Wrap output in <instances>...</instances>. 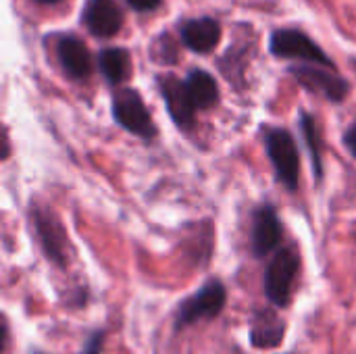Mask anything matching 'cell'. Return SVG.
<instances>
[{"label": "cell", "mask_w": 356, "mask_h": 354, "mask_svg": "<svg viewBox=\"0 0 356 354\" xmlns=\"http://www.w3.org/2000/svg\"><path fill=\"white\" fill-rule=\"evenodd\" d=\"M156 83H159V92L165 100V106L173 123L179 129H192L196 123V108L192 106L188 98L184 79L169 73V75H159Z\"/></svg>", "instance_id": "10"}, {"label": "cell", "mask_w": 356, "mask_h": 354, "mask_svg": "<svg viewBox=\"0 0 356 354\" xmlns=\"http://www.w3.org/2000/svg\"><path fill=\"white\" fill-rule=\"evenodd\" d=\"M286 321L273 309H257L250 317V346L257 351H273L284 342Z\"/></svg>", "instance_id": "13"}, {"label": "cell", "mask_w": 356, "mask_h": 354, "mask_svg": "<svg viewBox=\"0 0 356 354\" xmlns=\"http://www.w3.org/2000/svg\"><path fill=\"white\" fill-rule=\"evenodd\" d=\"M300 265H302V259L294 246H282L269 259L263 284H265V296L273 307L277 309L290 307L294 290H296Z\"/></svg>", "instance_id": "1"}, {"label": "cell", "mask_w": 356, "mask_h": 354, "mask_svg": "<svg viewBox=\"0 0 356 354\" xmlns=\"http://www.w3.org/2000/svg\"><path fill=\"white\" fill-rule=\"evenodd\" d=\"M344 146H346V150L353 154L356 159V123H353L346 131H344Z\"/></svg>", "instance_id": "19"}, {"label": "cell", "mask_w": 356, "mask_h": 354, "mask_svg": "<svg viewBox=\"0 0 356 354\" xmlns=\"http://www.w3.org/2000/svg\"><path fill=\"white\" fill-rule=\"evenodd\" d=\"M288 73L309 92L323 96L330 102H344L350 94V83L334 69L321 65H292Z\"/></svg>", "instance_id": "7"}, {"label": "cell", "mask_w": 356, "mask_h": 354, "mask_svg": "<svg viewBox=\"0 0 356 354\" xmlns=\"http://www.w3.org/2000/svg\"><path fill=\"white\" fill-rule=\"evenodd\" d=\"M104 340H106L104 330H94V332L88 336L81 354H102V351H104Z\"/></svg>", "instance_id": "17"}, {"label": "cell", "mask_w": 356, "mask_h": 354, "mask_svg": "<svg viewBox=\"0 0 356 354\" xmlns=\"http://www.w3.org/2000/svg\"><path fill=\"white\" fill-rule=\"evenodd\" d=\"M263 142L275 177L286 190L296 192L300 184V150L294 136L284 127H263Z\"/></svg>", "instance_id": "3"}, {"label": "cell", "mask_w": 356, "mask_h": 354, "mask_svg": "<svg viewBox=\"0 0 356 354\" xmlns=\"http://www.w3.org/2000/svg\"><path fill=\"white\" fill-rule=\"evenodd\" d=\"M125 15L117 0H86L81 8L83 27L100 40L115 38L123 27Z\"/></svg>", "instance_id": "9"}, {"label": "cell", "mask_w": 356, "mask_h": 354, "mask_svg": "<svg viewBox=\"0 0 356 354\" xmlns=\"http://www.w3.org/2000/svg\"><path fill=\"white\" fill-rule=\"evenodd\" d=\"M56 58L65 75L73 81H86L94 71V58L88 46L73 33H65L56 42Z\"/></svg>", "instance_id": "11"}, {"label": "cell", "mask_w": 356, "mask_h": 354, "mask_svg": "<svg viewBox=\"0 0 356 354\" xmlns=\"http://www.w3.org/2000/svg\"><path fill=\"white\" fill-rule=\"evenodd\" d=\"M284 238V225L273 204L265 202L254 209L250 225V250L257 259L275 252Z\"/></svg>", "instance_id": "8"}, {"label": "cell", "mask_w": 356, "mask_h": 354, "mask_svg": "<svg viewBox=\"0 0 356 354\" xmlns=\"http://www.w3.org/2000/svg\"><path fill=\"white\" fill-rule=\"evenodd\" d=\"M227 303V290L221 280H209L196 294L181 300L175 313V330H186L198 321H211L221 315Z\"/></svg>", "instance_id": "6"}, {"label": "cell", "mask_w": 356, "mask_h": 354, "mask_svg": "<svg viewBox=\"0 0 356 354\" xmlns=\"http://www.w3.org/2000/svg\"><path fill=\"white\" fill-rule=\"evenodd\" d=\"M111 111H113L115 123L121 129H125L127 134L138 136L140 140H146V142L156 138L159 129H156L154 119L138 90L117 88V92L113 94Z\"/></svg>", "instance_id": "4"}, {"label": "cell", "mask_w": 356, "mask_h": 354, "mask_svg": "<svg viewBox=\"0 0 356 354\" xmlns=\"http://www.w3.org/2000/svg\"><path fill=\"white\" fill-rule=\"evenodd\" d=\"M33 354H42V353H33Z\"/></svg>", "instance_id": "21"}, {"label": "cell", "mask_w": 356, "mask_h": 354, "mask_svg": "<svg viewBox=\"0 0 356 354\" xmlns=\"http://www.w3.org/2000/svg\"><path fill=\"white\" fill-rule=\"evenodd\" d=\"M29 221H31L35 240H38L44 257L56 267H67V263H69V238H67V232H65L60 219L54 215V211L40 204V202H31Z\"/></svg>", "instance_id": "5"}, {"label": "cell", "mask_w": 356, "mask_h": 354, "mask_svg": "<svg viewBox=\"0 0 356 354\" xmlns=\"http://www.w3.org/2000/svg\"><path fill=\"white\" fill-rule=\"evenodd\" d=\"M269 50L273 56L284 61H298V65H321L336 69L330 54L302 29L277 27L269 33Z\"/></svg>", "instance_id": "2"}, {"label": "cell", "mask_w": 356, "mask_h": 354, "mask_svg": "<svg viewBox=\"0 0 356 354\" xmlns=\"http://www.w3.org/2000/svg\"><path fill=\"white\" fill-rule=\"evenodd\" d=\"M184 83H186L188 98H190L192 106L196 108V113L209 111L219 102V86H217V79L209 71L192 69L184 77Z\"/></svg>", "instance_id": "14"}, {"label": "cell", "mask_w": 356, "mask_h": 354, "mask_svg": "<svg viewBox=\"0 0 356 354\" xmlns=\"http://www.w3.org/2000/svg\"><path fill=\"white\" fill-rule=\"evenodd\" d=\"M125 4L131 10H136L140 15H146V13H154L156 8H161L163 0H125Z\"/></svg>", "instance_id": "18"}, {"label": "cell", "mask_w": 356, "mask_h": 354, "mask_svg": "<svg viewBox=\"0 0 356 354\" xmlns=\"http://www.w3.org/2000/svg\"><path fill=\"white\" fill-rule=\"evenodd\" d=\"M298 125H300V134H302V140L307 144V150L313 163V173L317 182H321L323 179V138H321L317 119L311 113L302 111L298 117Z\"/></svg>", "instance_id": "16"}, {"label": "cell", "mask_w": 356, "mask_h": 354, "mask_svg": "<svg viewBox=\"0 0 356 354\" xmlns=\"http://www.w3.org/2000/svg\"><path fill=\"white\" fill-rule=\"evenodd\" d=\"M96 65L104 81L111 86H121L131 75V56L127 48H119V46L102 48L96 56Z\"/></svg>", "instance_id": "15"}, {"label": "cell", "mask_w": 356, "mask_h": 354, "mask_svg": "<svg viewBox=\"0 0 356 354\" xmlns=\"http://www.w3.org/2000/svg\"><path fill=\"white\" fill-rule=\"evenodd\" d=\"M38 4H44V6H54V4H60L63 0H35Z\"/></svg>", "instance_id": "20"}, {"label": "cell", "mask_w": 356, "mask_h": 354, "mask_svg": "<svg viewBox=\"0 0 356 354\" xmlns=\"http://www.w3.org/2000/svg\"><path fill=\"white\" fill-rule=\"evenodd\" d=\"M221 33H223L221 23L213 17H194L179 23L181 44L196 54L213 52L221 42Z\"/></svg>", "instance_id": "12"}]
</instances>
